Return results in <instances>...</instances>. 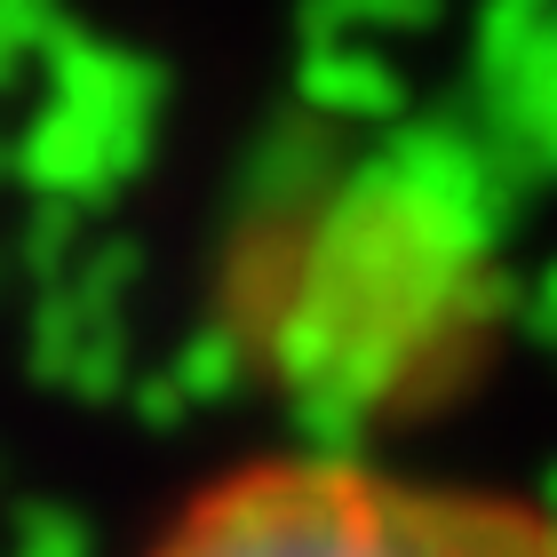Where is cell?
Wrapping results in <instances>:
<instances>
[{
    "mask_svg": "<svg viewBox=\"0 0 557 557\" xmlns=\"http://www.w3.org/2000/svg\"><path fill=\"white\" fill-rule=\"evenodd\" d=\"M144 557H557V510L350 454H271L208 478Z\"/></svg>",
    "mask_w": 557,
    "mask_h": 557,
    "instance_id": "cell-1",
    "label": "cell"
}]
</instances>
